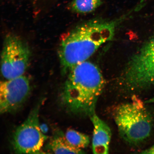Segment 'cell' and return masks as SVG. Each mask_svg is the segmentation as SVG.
<instances>
[{
	"mask_svg": "<svg viewBox=\"0 0 154 154\" xmlns=\"http://www.w3.org/2000/svg\"><path fill=\"white\" fill-rule=\"evenodd\" d=\"M145 103L148 104L154 103V96L151 98V99L148 100H147L146 101Z\"/></svg>",
	"mask_w": 154,
	"mask_h": 154,
	"instance_id": "obj_14",
	"label": "cell"
},
{
	"mask_svg": "<svg viewBox=\"0 0 154 154\" xmlns=\"http://www.w3.org/2000/svg\"><path fill=\"white\" fill-rule=\"evenodd\" d=\"M65 136L69 143L79 149L88 147L90 143V138L87 135L71 129L66 131Z\"/></svg>",
	"mask_w": 154,
	"mask_h": 154,
	"instance_id": "obj_11",
	"label": "cell"
},
{
	"mask_svg": "<svg viewBox=\"0 0 154 154\" xmlns=\"http://www.w3.org/2000/svg\"><path fill=\"white\" fill-rule=\"evenodd\" d=\"M120 89L140 93L154 86V35L130 59L119 80Z\"/></svg>",
	"mask_w": 154,
	"mask_h": 154,
	"instance_id": "obj_4",
	"label": "cell"
},
{
	"mask_svg": "<svg viewBox=\"0 0 154 154\" xmlns=\"http://www.w3.org/2000/svg\"><path fill=\"white\" fill-rule=\"evenodd\" d=\"M28 48L20 38L13 35L6 38L1 55L2 74L7 80L23 76L30 59Z\"/></svg>",
	"mask_w": 154,
	"mask_h": 154,
	"instance_id": "obj_6",
	"label": "cell"
},
{
	"mask_svg": "<svg viewBox=\"0 0 154 154\" xmlns=\"http://www.w3.org/2000/svg\"><path fill=\"white\" fill-rule=\"evenodd\" d=\"M102 3L101 0H73L71 7L75 12L85 14L95 11Z\"/></svg>",
	"mask_w": 154,
	"mask_h": 154,
	"instance_id": "obj_10",
	"label": "cell"
},
{
	"mask_svg": "<svg viewBox=\"0 0 154 154\" xmlns=\"http://www.w3.org/2000/svg\"><path fill=\"white\" fill-rule=\"evenodd\" d=\"M40 128L41 131L43 134H46L48 132V128L47 126L46 125L43 124L40 125Z\"/></svg>",
	"mask_w": 154,
	"mask_h": 154,
	"instance_id": "obj_13",
	"label": "cell"
},
{
	"mask_svg": "<svg viewBox=\"0 0 154 154\" xmlns=\"http://www.w3.org/2000/svg\"><path fill=\"white\" fill-rule=\"evenodd\" d=\"M117 22L94 20L69 32L63 38L59 55L63 74L87 60L103 44L112 39Z\"/></svg>",
	"mask_w": 154,
	"mask_h": 154,
	"instance_id": "obj_2",
	"label": "cell"
},
{
	"mask_svg": "<svg viewBox=\"0 0 154 154\" xmlns=\"http://www.w3.org/2000/svg\"><path fill=\"white\" fill-rule=\"evenodd\" d=\"M41 103L32 109L28 116L15 130L12 139L14 152L18 154L40 153L47 136L40 128L38 113Z\"/></svg>",
	"mask_w": 154,
	"mask_h": 154,
	"instance_id": "obj_5",
	"label": "cell"
},
{
	"mask_svg": "<svg viewBox=\"0 0 154 154\" xmlns=\"http://www.w3.org/2000/svg\"><path fill=\"white\" fill-rule=\"evenodd\" d=\"M113 115L121 138L130 145H140L151 136L152 117L143 102L135 95L131 101L117 106Z\"/></svg>",
	"mask_w": 154,
	"mask_h": 154,
	"instance_id": "obj_3",
	"label": "cell"
},
{
	"mask_svg": "<svg viewBox=\"0 0 154 154\" xmlns=\"http://www.w3.org/2000/svg\"><path fill=\"white\" fill-rule=\"evenodd\" d=\"M90 119L94 126L92 140L93 153L108 154L112 136L110 128L96 113L92 115Z\"/></svg>",
	"mask_w": 154,
	"mask_h": 154,
	"instance_id": "obj_8",
	"label": "cell"
},
{
	"mask_svg": "<svg viewBox=\"0 0 154 154\" xmlns=\"http://www.w3.org/2000/svg\"><path fill=\"white\" fill-rule=\"evenodd\" d=\"M142 154H154V145L152 146L149 149H146L142 152Z\"/></svg>",
	"mask_w": 154,
	"mask_h": 154,
	"instance_id": "obj_12",
	"label": "cell"
},
{
	"mask_svg": "<svg viewBox=\"0 0 154 154\" xmlns=\"http://www.w3.org/2000/svg\"><path fill=\"white\" fill-rule=\"evenodd\" d=\"M48 147L52 152L55 154L85 153L82 149L72 145L67 140L65 135L61 133L54 137Z\"/></svg>",
	"mask_w": 154,
	"mask_h": 154,
	"instance_id": "obj_9",
	"label": "cell"
},
{
	"mask_svg": "<svg viewBox=\"0 0 154 154\" xmlns=\"http://www.w3.org/2000/svg\"><path fill=\"white\" fill-rule=\"evenodd\" d=\"M61 88L60 101L67 112L90 117L95 113L97 101L106 84L103 74L94 63L86 60L67 72Z\"/></svg>",
	"mask_w": 154,
	"mask_h": 154,
	"instance_id": "obj_1",
	"label": "cell"
},
{
	"mask_svg": "<svg viewBox=\"0 0 154 154\" xmlns=\"http://www.w3.org/2000/svg\"><path fill=\"white\" fill-rule=\"evenodd\" d=\"M29 81L23 75L1 82L0 112L1 114L14 112L21 108L30 92Z\"/></svg>",
	"mask_w": 154,
	"mask_h": 154,
	"instance_id": "obj_7",
	"label": "cell"
}]
</instances>
